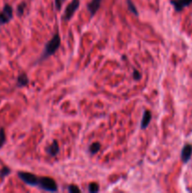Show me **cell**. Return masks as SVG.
<instances>
[{
    "label": "cell",
    "mask_w": 192,
    "mask_h": 193,
    "mask_svg": "<svg viewBox=\"0 0 192 193\" xmlns=\"http://www.w3.org/2000/svg\"><path fill=\"white\" fill-rule=\"evenodd\" d=\"M60 42H61L60 41V36L58 35V33H57L56 35H54V37L52 38L50 41H48V42L45 45V50H43L42 54L40 58V60L46 59L50 56L54 55L60 46Z\"/></svg>",
    "instance_id": "1"
},
{
    "label": "cell",
    "mask_w": 192,
    "mask_h": 193,
    "mask_svg": "<svg viewBox=\"0 0 192 193\" xmlns=\"http://www.w3.org/2000/svg\"><path fill=\"white\" fill-rule=\"evenodd\" d=\"M41 189L49 191V192H56L58 191V185L56 181L51 177H40L39 185Z\"/></svg>",
    "instance_id": "2"
},
{
    "label": "cell",
    "mask_w": 192,
    "mask_h": 193,
    "mask_svg": "<svg viewBox=\"0 0 192 193\" xmlns=\"http://www.w3.org/2000/svg\"><path fill=\"white\" fill-rule=\"evenodd\" d=\"M18 177L25 182L27 185L29 186H33V187H38L39 185V180L40 177H38L37 175H35L33 173H29V172H25V171H19L18 172Z\"/></svg>",
    "instance_id": "3"
},
{
    "label": "cell",
    "mask_w": 192,
    "mask_h": 193,
    "mask_svg": "<svg viewBox=\"0 0 192 193\" xmlns=\"http://www.w3.org/2000/svg\"><path fill=\"white\" fill-rule=\"evenodd\" d=\"M80 5V1L79 0H72L71 3H70L64 11V14H63V20L65 21H69L71 20V18L74 16V12L77 11V8H79Z\"/></svg>",
    "instance_id": "4"
},
{
    "label": "cell",
    "mask_w": 192,
    "mask_h": 193,
    "mask_svg": "<svg viewBox=\"0 0 192 193\" xmlns=\"http://www.w3.org/2000/svg\"><path fill=\"white\" fill-rule=\"evenodd\" d=\"M13 17V10L12 6L5 5L2 12H0V25H6L10 22Z\"/></svg>",
    "instance_id": "5"
},
{
    "label": "cell",
    "mask_w": 192,
    "mask_h": 193,
    "mask_svg": "<svg viewBox=\"0 0 192 193\" xmlns=\"http://www.w3.org/2000/svg\"><path fill=\"white\" fill-rule=\"evenodd\" d=\"M170 3L176 12H181L186 7L192 4V0H170Z\"/></svg>",
    "instance_id": "6"
},
{
    "label": "cell",
    "mask_w": 192,
    "mask_h": 193,
    "mask_svg": "<svg viewBox=\"0 0 192 193\" xmlns=\"http://www.w3.org/2000/svg\"><path fill=\"white\" fill-rule=\"evenodd\" d=\"M103 0H91V1L88 4L87 8H88V11L91 14V17H93L95 13L98 12V10L101 7V3Z\"/></svg>",
    "instance_id": "7"
},
{
    "label": "cell",
    "mask_w": 192,
    "mask_h": 193,
    "mask_svg": "<svg viewBox=\"0 0 192 193\" xmlns=\"http://www.w3.org/2000/svg\"><path fill=\"white\" fill-rule=\"evenodd\" d=\"M192 155V145L191 144H186L184 146L181 153V158L184 163H187L190 157Z\"/></svg>",
    "instance_id": "8"
},
{
    "label": "cell",
    "mask_w": 192,
    "mask_h": 193,
    "mask_svg": "<svg viewBox=\"0 0 192 193\" xmlns=\"http://www.w3.org/2000/svg\"><path fill=\"white\" fill-rule=\"evenodd\" d=\"M152 121V112L150 110H145L143 112V116L141 119V129H146L148 126H149V124Z\"/></svg>",
    "instance_id": "9"
},
{
    "label": "cell",
    "mask_w": 192,
    "mask_h": 193,
    "mask_svg": "<svg viewBox=\"0 0 192 193\" xmlns=\"http://www.w3.org/2000/svg\"><path fill=\"white\" fill-rule=\"evenodd\" d=\"M28 83H29L28 77L25 74H24V73L20 74L18 75V77H17V87L18 88H23V87L28 86Z\"/></svg>",
    "instance_id": "10"
},
{
    "label": "cell",
    "mask_w": 192,
    "mask_h": 193,
    "mask_svg": "<svg viewBox=\"0 0 192 193\" xmlns=\"http://www.w3.org/2000/svg\"><path fill=\"white\" fill-rule=\"evenodd\" d=\"M47 154L51 156H55L58 154L59 152V147H58V143L57 140H54L52 144L47 148Z\"/></svg>",
    "instance_id": "11"
},
{
    "label": "cell",
    "mask_w": 192,
    "mask_h": 193,
    "mask_svg": "<svg viewBox=\"0 0 192 193\" xmlns=\"http://www.w3.org/2000/svg\"><path fill=\"white\" fill-rule=\"evenodd\" d=\"M100 148H101V144L99 142H93L90 148H89V150H90V153L91 155H95L96 153H98L99 150H100Z\"/></svg>",
    "instance_id": "12"
},
{
    "label": "cell",
    "mask_w": 192,
    "mask_h": 193,
    "mask_svg": "<svg viewBox=\"0 0 192 193\" xmlns=\"http://www.w3.org/2000/svg\"><path fill=\"white\" fill-rule=\"evenodd\" d=\"M126 1H127V5H128L129 11H130L131 12H132V13H134L136 16H137V15H138V12H137V8H136L135 5L133 4L132 0H126Z\"/></svg>",
    "instance_id": "13"
},
{
    "label": "cell",
    "mask_w": 192,
    "mask_h": 193,
    "mask_svg": "<svg viewBox=\"0 0 192 193\" xmlns=\"http://www.w3.org/2000/svg\"><path fill=\"white\" fill-rule=\"evenodd\" d=\"M89 191L91 193H96L99 191V185L97 183H91L89 185Z\"/></svg>",
    "instance_id": "14"
},
{
    "label": "cell",
    "mask_w": 192,
    "mask_h": 193,
    "mask_svg": "<svg viewBox=\"0 0 192 193\" xmlns=\"http://www.w3.org/2000/svg\"><path fill=\"white\" fill-rule=\"evenodd\" d=\"M11 173V169L8 168V167H3V168L0 170V177L1 178H4V177H6L7 175H8Z\"/></svg>",
    "instance_id": "15"
},
{
    "label": "cell",
    "mask_w": 192,
    "mask_h": 193,
    "mask_svg": "<svg viewBox=\"0 0 192 193\" xmlns=\"http://www.w3.org/2000/svg\"><path fill=\"white\" fill-rule=\"evenodd\" d=\"M6 142V134L4 128H0V148H1Z\"/></svg>",
    "instance_id": "16"
},
{
    "label": "cell",
    "mask_w": 192,
    "mask_h": 193,
    "mask_svg": "<svg viewBox=\"0 0 192 193\" xmlns=\"http://www.w3.org/2000/svg\"><path fill=\"white\" fill-rule=\"evenodd\" d=\"M68 191L70 193H79L80 192V188H78L77 186H74V185H71L68 187Z\"/></svg>",
    "instance_id": "17"
},
{
    "label": "cell",
    "mask_w": 192,
    "mask_h": 193,
    "mask_svg": "<svg viewBox=\"0 0 192 193\" xmlns=\"http://www.w3.org/2000/svg\"><path fill=\"white\" fill-rule=\"evenodd\" d=\"M65 2V0H55V5H56V8L58 11H59L61 8L63 3Z\"/></svg>",
    "instance_id": "18"
},
{
    "label": "cell",
    "mask_w": 192,
    "mask_h": 193,
    "mask_svg": "<svg viewBox=\"0 0 192 193\" xmlns=\"http://www.w3.org/2000/svg\"><path fill=\"white\" fill-rule=\"evenodd\" d=\"M25 7V3H22V4H20L18 6V8H17V12H18V15H22L24 13Z\"/></svg>",
    "instance_id": "19"
},
{
    "label": "cell",
    "mask_w": 192,
    "mask_h": 193,
    "mask_svg": "<svg viewBox=\"0 0 192 193\" xmlns=\"http://www.w3.org/2000/svg\"><path fill=\"white\" fill-rule=\"evenodd\" d=\"M133 78L135 80H139L141 78V74L139 73L137 70H134V73H133Z\"/></svg>",
    "instance_id": "20"
}]
</instances>
